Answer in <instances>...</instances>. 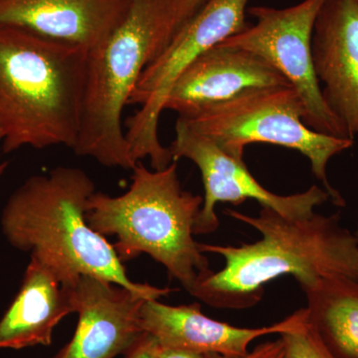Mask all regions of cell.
Here are the masks:
<instances>
[{
    "instance_id": "1",
    "label": "cell",
    "mask_w": 358,
    "mask_h": 358,
    "mask_svg": "<svg viewBox=\"0 0 358 358\" xmlns=\"http://www.w3.org/2000/svg\"><path fill=\"white\" fill-rule=\"evenodd\" d=\"M226 215L261 234L255 243L240 246L199 244L203 253L222 257L225 266L204 275L190 292L214 308L242 310L263 298L264 286L284 275L296 278L301 288L329 277L358 282L357 238L341 225L338 213L292 219L262 207L259 215L226 209Z\"/></svg>"
},
{
    "instance_id": "2",
    "label": "cell",
    "mask_w": 358,
    "mask_h": 358,
    "mask_svg": "<svg viewBox=\"0 0 358 358\" xmlns=\"http://www.w3.org/2000/svg\"><path fill=\"white\" fill-rule=\"evenodd\" d=\"M95 192L94 181L77 167L32 176L7 200L2 232L14 248L50 265L64 284L93 275L155 300L169 296L173 289L131 281L114 245L90 227L87 212Z\"/></svg>"
},
{
    "instance_id": "3",
    "label": "cell",
    "mask_w": 358,
    "mask_h": 358,
    "mask_svg": "<svg viewBox=\"0 0 358 358\" xmlns=\"http://www.w3.org/2000/svg\"><path fill=\"white\" fill-rule=\"evenodd\" d=\"M89 51L0 25V129L6 154L74 148L81 127Z\"/></svg>"
},
{
    "instance_id": "4",
    "label": "cell",
    "mask_w": 358,
    "mask_h": 358,
    "mask_svg": "<svg viewBox=\"0 0 358 358\" xmlns=\"http://www.w3.org/2000/svg\"><path fill=\"white\" fill-rule=\"evenodd\" d=\"M202 204L203 197L181 187L176 160L159 171L138 162L128 192L119 196L92 195L87 220L96 232L117 237L114 247L122 262L147 254L190 293L212 272L193 238Z\"/></svg>"
},
{
    "instance_id": "5",
    "label": "cell",
    "mask_w": 358,
    "mask_h": 358,
    "mask_svg": "<svg viewBox=\"0 0 358 358\" xmlns=\"http://www.w3.org/2000/svg\"><path fill=\"white\" fill-rule=\"evenodd\" d=\"M176 33L169 0H131L103 43L89 51L81 127L74 150L107 167L133 171L122 113L145 67Z\"/></svg>"
},
{
    "instance_id": "6",
    "label": "cell",
    "mask_w": 358,
    "mask_h": 358,
    "mask_svg": "<svg viewBox=\"0 0 358 358\" xmlns=\"http://www.w3.org/2000/svg\"><path fill=\"white\" fill-rule=\"evenodd\" d=\"M178 117L237 159H243L245 148L252 143L296 150L310 162L313 176L324 185L331 203L345 206L343 195L329 182L327 166L334 157L352 148L355 141L308 128L305 106L293 87L254 90Z\"/></svg>"
},
{
    "instance_id": "7",
    "label": "cell",
    "mask_w": 358,
    "mask_h": 358,
    "mask_svg": "<svg viewBox=\"0 0 358 358\" xmlns=\"http://www.w3.org/2000/svg\"><path fill=\"white\" fill-rule=\"evenodd\" d=\"M249 0H208L178 28L166 47L145 67L134 89L131 102L140 110L127 121L129 152L136 162L150 159L155 171L174 162L169 148L159 136L160 115L169 91L193 61L205 51L248 27Z\"/></svg>"
},
{
    "instance_id": "8",
    "label": "cell",
    "mask_w": 358,
    "mask_h": 358,
    "mask_svg": "<svg viewBox=\"0 0 358 358\" xmlns=\"http://www.w3.org/2000/svg\"><path fill=\"white\" fill-rule=\"evenodd\" d=\"M324 1L303 0L280 9L250 7L247 13L256 18V24L218 44L251 52L279 71L301 96L308 128L327 136L352 138L324 100L313 65V27Z\"/></svg>"
},
{
    "instance_id": "9",
    "label": "cell",
    "mask_w": 358,
    "mask_h": 358,
    "mask_svg": "<svg viewBox=\"0 0 358 358\" xmlns=\"http://www.w3.org/2000/svg\"><path fill=\"white\" fill-rule=\"evenodd\" d=\"M169 148L173 160H192L201 173L203 204L195 220L194 234H209L218 229L215 206L219 202L238 205L248 199L256 200L261 206L282 216L300 219L310 217L315 207L331 201L327 190L317 185L287 196L266 189L250 173L243 159L226 154L208 138L193 131L180 117L176 121V138Z\"/></svg>"
},
{
    "instance_id": "10",
    "label": "cell",
    "mask_w": 358,
    "mask_h": 358,
    "mask_svg": "<svg viewBox=\"0 0 358 358\" xmlns=\"http://www.w3.org/2000/svg\"><path fill=\"white\" fill-rule=\"evenodd\" d=\"M71 292L79 317L76 331L52 358H115L143 333L141 308L150 300L145 294L85 275L73 282Z\"/></svg>"
},
{
    "instance_id": "11",
    "label": "cell",
    "mask_w": 358,
    "mask_h": 358,
    "mask_svg": "<svg viewBox=\"0 0 358 358\" xmlns=\"http://www.w3.org/2000/svg\"><path fill=\"white\" fill-rule=\"evenodd\" d=\"M270 87L292 86L279 71L255 54L217 44L181 73L169 91L164 110L183 117Z\"/></svg>"
},
{
    "instance_id": "12",
    "label": "cell",
    "mask_w": 358,
    "mask_h": 358,
    "mask_svg": "<svg viewBox=\"0 0 358 358\" xmlns=\"http://www.w3.org/2000/svg\"><path fill=\"white\" fill-rule=\"evenodd\" d=\"M315 74L329 109L358 138V0H326L313 33Z\"/></svg>"
},
{
    "instance_id": "13",
    "label": "cell",
    "mask_w": 358,
    "mask_h": 358,
    "mask_svg": "<svg viewBox=\"0 0 358 358\" xmlns=\"http://www.w3.org/2000/svg\"><path fill=\"white\" fill-rule=\"evenodd\" d=\"M307 317V308H301L272 326L247 329L206 317L199 303L173 307L150 299L141 308V329L154 336L159 346L224 357L247 355L256 339L293 331Z\"/></svg>"
},
{
    "instance_id": "14",
    "label": "cell",
    "mask_w": 358,
    "mask_h": 358,
    "mask_svg": "<svg viewBox=\"0 0 358 358\" xmlns=\"http://www.w3.org/2000/svg\"><path fill=\"white\" fill-rule=\"evenodd\" d=\"M131 0H0V25L91 51L112 34Z\"/></svg>"
},
{
    "instance_id": "15",
    "label": "cell",
    "mask_w": 358,
    "mask_h": 358,
    "mask_svg": "<svg viewBox=\"0 0 358 358\" xmlns=\"http://www.w3.org/2000/svg\"><path fill=\"white\" fill-rule=\"evenodd\" d=\"M72 284H64L50 265L30 255L20 292L0 317V350L50 345L54 329L75 313Z\"/></svg>"
},
{
    "instance_id": "16",
    "label": "cell",
    "mask_w": 358,
    "mask_h": 358,
    "mask_svg": "<svg viewBox=\"0 0 358 358\" xmlns=\"http://www.w3.org/2000/svg\"><path fill=\"white\" fill-rule=\"evenodd\" d=\"M308 320L336 358H358V282L329 277L303 287Z\"/></svg>"
},
{
    "instance_id": "17",
    "label": "cell",
    "mask_w": 358,
    "mask_h": 358,
    "mask_svg": "<svg viewBox=\"0 0 358 358\" xmlns=\"http://www.w3.org/2000/svg\"><path fill=\"white\" fill-rule=\"evenodd\" d=\"M280 336L284 343L282 358H336L310 326L308 317L301 326Z\"/></svg>"
},
{
    "instance_id": "18",
    "label": "cell",
    "mask_w": 358,
    "mask_h": 358,
    "mask_svg": "<svg viewBox=\"0 0 358 358\" xmlns=\"http://www.w3.org/2000/svg\"><path fill=\"white\" fill-rule=\"evenodd\" d=\"M208 0H169L173 13L176 32L193 17Z\"/></svg>"
},
{
    "instance_id": "19",
    "label": "cell",
    "mask_w": 358,
    "mask_h": 358,
    "mask_svg": "<svg viewBox=\"0 0 358 358\" xmlns=\"http://www.w3.org/2000/svg\"><path fill=\"white\" fill-rule=\"evenodd\" d=\"M282 355H284V343L281 338L260 343L252 352L242 357H224L217 353H209L210 358H282Z\"/></svg>"
},
{
    "instance_id": "20",
    "label": "cell",
    "mask_w": 358,
    "mask_h": 358,
    "mask_svg": "<svg viewBox=\"0 0 358 358\" xmlns=\"http://www.w3.org/2000/svg\"><path fill=\"white\" fill-rule=\"evenodd\" d=\"M157 343L154 336L143 333L124 353V358H155Z\"/></svg>"
},
{
    "instance_id": "21",
    "label": "cell",
    "mask_w": 358,
    "mask_h": 358,
    "mask_svg": "<svg viewBox=\"0 0 358 358\" xmlns=\"http://www.w3.org/2000/svg\"><path fill=\"white\" fill-rule=\"evenodd\" d=\"M157 358H210L209 353L193 352L181 348H164L157 345L155 350Z\"/></svg>"
},
{
    "instance_id": "22",
    "label": "cell",
    "mask_w": 358,
    "mask_h": 358,
    "mask_svg": "<svg viewBox=\"0 0 358 358\" xmlns=\"http://www.w3.org/2000/svg\"><path fill=\"white\" fill-rule=\"evenodd\" d=\"M2 140H3V134H2L1 129H0V143H2ZM7 167L6 162H3V164H0V176L4 173Z\"/></svg>"
},
{
    "instance_id": "23",
    "label": "cell",
    "mask_w": 358,
    "mask_h": 358,
    "mask_svg": "<svg viewBox=\"0 0 358 358\" xmlns=\"http://www.w3.org/2000/svg\"><path fill=\"white\" fill-rule=\"evenodd\" d=\"M355 238H357V245H358V226H357V231H355Z\"/></svg>"
},
{
    "instance_id": "24",
    "label": "cell",
    "mask_w": 358,
    "mask_h": 358,
    "mask_svg": "<svg viewBox=\"0 0 358 358\" xmlns=\"http://www.w3.org/2000/svg\"><path fill=\"white\" fill-rule=\"evenodd\" d=\"M155 358H157V357H155Z\"/></svg>"
}]
</instances>
